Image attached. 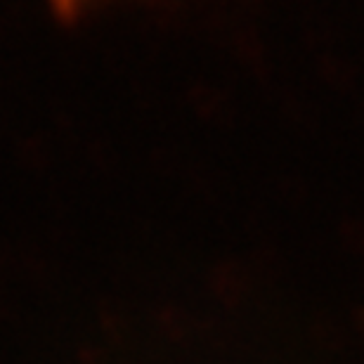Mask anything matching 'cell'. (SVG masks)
Segmentation results:
<instances>
[{
	"label": "cell",
	"mask_w": 364,
	"mask_h": 364,
	"mask_svg": "<svg viewBox=\"0 0 364 364\" xmlns=\"http://www.w3.org/2000/svg\"><path fill=\"white\" fill-rule=\"evenodd\" d=\"M53 5L57 17L62 19H81L90 14L112 10V7L130 5V3H147V0H48Z\"/></svg>",
	"instance_id": "obj_1"
}]
</instances>
